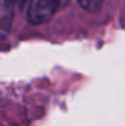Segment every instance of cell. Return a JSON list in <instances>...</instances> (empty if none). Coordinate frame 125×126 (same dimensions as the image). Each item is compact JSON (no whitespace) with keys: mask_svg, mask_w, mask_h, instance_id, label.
<instances>
[{"mask_svg":"<svg viewBox=\"0 0 125 126\" xmlns=\"http://www.w3.org/2000/svg\"><path fill=\"white\" fill-rule=\"evenodd\" d=\"M68 4L69 0H30L27 18L33 25L44 23Z\"/></svg>","mask_w":125,"mask_h":126,"instance_id":"6da1fadb","label":"cell"},{"mask_svg":"<svg viewBox=\"0 0 125 126\" xmlns=\"http://www.w3.org/2000/svg\"><path fill=\"white\" fill-rule=\"evenodd\" d=\"M11 20H12L11 5L7 4L6 1H2V4H1V32H2V38L5 37L6 31L11 25Z\"/></svg>","mask_w":125,"mask_h":126,"instance_id":"7a4b0ae2","label":"cell"},{"mask_svg":"<svg viewBox=\"0 0 125 126\" xmlns=\"http://www.w3.org/2000/svg\"><path fill=\"white\" fill-rule=\"evenodd\" d=\"M77 1L85 10H87L89 12H96L102 7V5L106 0H77Z\"/></svg>","mask_w":125,"mask_h":126,"instance_id":"3957f363","label":"cell"},{"mask_svg":"<svg viewBox=\"0 0 125 126\" xmlns=\"http://www.w3.org/2000/svg\"><path fill=\"white\" fill-rule=\"evenodd\" d=\"M2 1H6L10 5H20V6H22L27 0H2Z\"/></svg>","mask_w":125,"mask_h":126,"instance_id":"277c9868","label":"cell"}]
</instances>
